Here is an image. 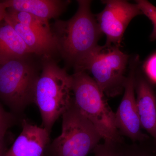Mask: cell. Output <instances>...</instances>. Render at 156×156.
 <instances>
[{
	"label": "cell",
	"mask_w": 156,
	"mask_h": 156,
	"mask_svg": "<svg viewBox=\"0 0 156 156\" xmlns=\"http://www.w3.org/2000/svg\"><path fill=\"white\" fill-rule=\"evenodd\" d=\"M22 120L21 133L5 156H47L50 133L43 127Z\"/></svg>",
	"instance_id": "obj_9"
},
{
	"label": "cell",
	"mask_w": 156,
	"mask_h": 156,
	"mask_svg": "<svg viewBox=\"0 0 156 156\" xmlns=\"http://www.w3.org/2000/svg\"><path fill=\"white\" fill-rule=\"evenodd\" d=\"M75 104L95 126L104 142H124L115 123L114 112L108 105L105 95L86 72L72 75Z\"/></svg>",
	"instance_id": "obj_3"
},
{
	"label": "cell",
	"mask_w": 156,
	"mask_h": 156,
	"mask_svg": "<svg viewBox=\"0 0 156 156\" xmlns=\"http://www.w3.org/2000/svg\"><path fill=\"white\" fill-rule=\"evenodd\" d=\"M7 14V9L2 1H0V23L5 20Z\"/></svg>",
	"instance_id": "obj_21"
},
{
	"label": "cell",
	"mask_w": 156,
	"mask_h": 156,
	"mask_svg": "<svg viewBox=\"0 0 156 156\" xmlns=\"http://www.w3.org/2000/svg\"><path fill=\"white\" fill-rule=\"evenodd\" d=\"M6 15L21 24L31 28L45 34H53L48 20L42 19L30 13L7 9Z\"/></svg>",
	"instance_id": "obj_14"
},
{
	"label": "cell",
	"mask_w": 156,
	"mask_h": 156,
	"mask_svg": "<svg viewBox=\"0 0 156 156\" xmlns=\"http://www.w3.org/2000/svg\"><path fill=\"white\" fill-rule=\"evenodd\" d=\"M139 57L131 60L130 70L124 88V95L115 114V123L120 135L133 143L146 142L150 136L142 131L135 97L136 70Z\"/></svg>",
	"instance_id": "obj_7"
},
{
	"label": "cell",
	"mask_w": 156,
	"mask_h": 156,
	"mask_svg": "<svg viewBox=\"0 0 156 156\" xmlns=\"http://www.w3.org/2000/svg\"><path fill=\"white\" fill-rule=\"evenodd\" d=\"M32 54L11 25L5 20L0 23V65Z\"/></svg>",
	"instance_id": "obj_13"
},
{
	"label": "cell",
	"mask_w": 156,
	"mask_h": 156,
	"mask_svg": "<svg viewBox=\"0 0 156 156\" xmlns=\"http://www.w3.org/2000/svg\"><path fill=\"white\" fill-rule=\"evenodd\" d=\"M72 76L52 58H42V72L37 81L33 103L38 108L42 126L50 134L54 123L73 101Z\"/></svg>",
	"instance_id": "obj_2"
},
{
	"label": "cell",
	"mask_w": 156,
	"mask_h": 156,
	"mask_svg": "<svg viewBox=\"0 0 156 156\" xmlns=\"http://www.w3.org/2000/svg\"><path fill=\"white\" fill-rule=\"evenodd\" d=\"M144 69L148 78L156 84V53L151 56L145 62Z\"/></svg>",
	"instance_id": "obj_19"
},
{
	"label": "cell",
	"mask_w": 156,
	"mask_h": 156,
	"mask_svg": "<svg viewBox=\"0 0 156 156\" xmlns=\"http://www.w3.org/2000/svg\"><path fill=\"white\" fill-rule=\"evenodd\" d=\"M103 11L95 15L102 34L106 37L105 47L120 48L127 27L134 17L142 13L137 4L123 0L101 1Z\"/></svg>",
	"instance_id": "obj_8"
},
{
	"label": "cell",
	"mask_w": 156,
	"mask_h": 156,
	"mask_svg": "<svg viewBox=\"0 0 156 156\" xmlns=\"http://www.w3.org/2000/svg\"><path fill=\"white\" fill-rule=\"evenodd\" d=\"M6 133L0 131V156H5L8 150L5 142Z\"/></svg>",
	"instance_id": "obj_20"
},
{
	"label": "cell",
	"mask_w": 156,
	"mask_h": 156,
	"mask_svg": "<svg viewBox=\"0 0 156 156\" xmlns=\"http://www.w3.org/2000/svg\"><path fill=\"white\" fill-rule=\"evenodd\" d=\"M136 105L142 129L156 141V96L147 80L136 75L135 85Z\"/></svg>",
	"instance_id": "obj_10"
},
{
	"label": "cell",
	"mask_w": 156,
	"mask_h": 156,
	"mask_svg": "<svg viewBox=\"0 0 156 156\" xmlns=\"http://www.w3.org/2000/svg\"><path fill=\"white\" fill-rule=\"evenodd\" d=\"M129 56L114 46L101 47L87 58L74 72L89 71L92 79L105 96L115 97L124 91Z\"/></svg>",
	"instance_id": "obj_6"
},
{
	"label": "cell",
	"mask_w": 156,
	"mask_h": 156,
	"mask_svg": "<svg viewBox=\"0 0 156 156\" xmlns=\"http://www.w3.org/2000/svg\"><path fill=\"white\" fill-rule=\"evenodd\" d=\"M32 55L0 65V100L16 116L33 103L40 74L36 65L31 60Z\"/></svg>",
	"instance_id": "obj_4"
},
{
	"label": "cell",
	"mask_w": 156,
	"mask_h": 156,
	"mask_svg": "<svg viewBox=\"0 0 156 156\" xmlns=\"http://www.w3.org/2000/svg\"><path fill=\"white\" fill-rule=\"evenodd\" d=\"M61 134L50 143L47 156H87L102 139L97 129L74 101L62 116Z\"/></svg>",
	"instance_id": "obj_5"
},
{
	"label": "cell",
	"mask_w": 156,
	"mask_h": 156,
	"mask_svg": "<svg viewBox=\"0 0 156 156\" xmlns=\"http://www.w3.org/2000/svg\"><path fill=\"white\" fill-rule=\"evenodd\" d=\"M21 37L34 55L42 58H52L58 52L57 40L53 33L47 34L23 25L6 15L5 20Z\"/></svg>",
	"instance_id": "obj_11"
},
{
	"label": "cell",
	"mask_w": 156,
	"mask_h": 156,
	"mask_svg": "<svg viewBox=\"0 0 156 156\" xmlns=\"http://www.w3.org/2000/svg\"><path fill=\"white\" fill-rule=\"evenodd\" d=\"M135 2L142 14L152 23L153 30L150 35V40H156V7L146 0H137Z\"/></svg>",
	"instance_id": "obj_16"
},
{
	"label": "cell",
	"mask_w": 156,
	"mask_h": 156,
	"mask_svg": "<svg viewBox=\"0 0 156 156\" xmlns=\"http://www.w3.org/2000/svg\"><path fill=\"white\" fill-rule=\"evenodd\" d=\"M121 144L104 142L98 144L92 152L94 153V156H119Z\"/></svg>",
	"instance_id": "obj_17"
},
{
	"label": "cell",
	"mask_w": 156,
	"mask_h": 156,
	"mask_svg": "<svg viewBox=\"0 0 156 156\" xmlns=\"http://www.w3.org/2000/svg\"><path fill=\"white\" fill-rule=\"evenodd\" d=\"M146 142L133 143L119 146V156H156V147L147 144Z\"/></svg>",
	"instance_id": "obj_15"
},
{
	"label": "cell",
	"mask_w": 156,
	"mask_h": 156,
	"mask_svg": "<svg viewBox=\"0 0 156 156\" xmlns=\"http://www.w3.org/2000/svg\"><path fill=\"white\" fill-rule=\"evenodd\" d=\"M77 11L67 20H56L52 32L57 40L58 53L74 70L101 49L98 42L102 34L91 10L92 1L78 0Z\"/></svg>",
	"instance_id": "obj_1"
},
{
	"label": "cell",
	"mask_w": 156,
	"mask_h": 156,
	"mask_svg": "<svg viewBox=\"0 0 156 156\" xmlns=\"http://www.w3.org/2000/svg\"><path fill=\"white\" fill-rule=\"evenodd\" d=\"M6 9L27 12L49 21L57 18L66 11L70 1L62 0H6Z\"/></svg>",
	"instance_id": "obj_12"
},
{
	"label": "cell",
	"mask_w": 156,
	"mask_h": 156,
	"mask_svg": "<svg viewBox=\"0 0 156 156\" xmlns=\"http://www.w3.org/2000/svg\"><path fill=\"white\" fill-rule=\"evenodd\" d=\"M17 116L6 111L0 104V131L7 133L9 128L16 123Z\"/></svg>",
	"instance_id": "obj_18"
}]
</instances>
